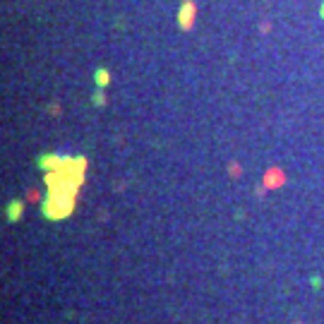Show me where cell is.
Segmentation results:
<instances>
[{"label": "cell", "mask_w": 324, "mask_h": 324, "mask_svg": "<svg viewBox=\"0 0 324 324\" xmlns=\"http://www.w3.org/2000/svg\"><path fill=\"white\" fill-rule=\"evenodd\" d=\"M94 103H96V106H101V103H103V94H101V91H99V94H94Z\"/></svg>", "instance_id": "3957f363"}, {"label": "cell", "mask_w": 324, "mask_h": 324, "mask_svg": "<svg viewBox=\"0 0 324 324\" xmlns=\"http://www.w3.org/2000/svg\"><path fill=\"white\" fill-rule=\"evenodd\" d=\"M94 80H96V84H99V86L103 89V86L108 84V80H111V77H108V70L99 68V70H96V75H94Z\"/></svg>", "instance_id": "7a4b0ae2"}, {"label": "cell", "mask_w": 324, "mask_h": 324, "mask_svg": "<svg viewBox=\"0 0 324 324\" xmlns=\"http://www.w3.org/2000/svg\"><path fill=\"white\" fill-rule=\"evenodd\" d=\"M195 12H197L195 2H192V0H183L180 12H178V22H180L183 29H190V27H192V22H195Z\"/></svg>", "instance_id": "6da1fadb"}, {"label": "cell", "mask_w": 324, "mask_h": 324, "mask_svg": "<svg viewBox=\"0 0 324 324\" xmlns=\"http://www.w3.org/2000/svg\"><path fill=\"white\" fill-rule=\"evenodd\" d=\"M320 15L324 17V0H322V7H320Z\"/></svg>", "instance_id": "277c9868"}]
</instances>
